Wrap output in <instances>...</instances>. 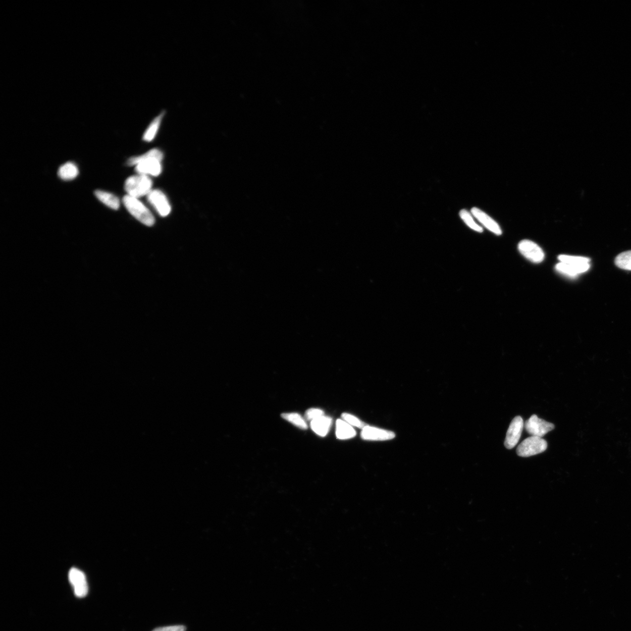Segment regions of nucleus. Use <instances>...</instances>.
<instances>
[{
	"label": "nucleus",
	"instance_id": "obj_10",
	"mask_svg": "<svg viewBox=\"0 0 631 631\" xmlns=\"http://www.w3.org/2000/svg\"><path fill=\"white\" fill-rule=\"evenodd\" d=\"M363 440L374 441L391 440L395 437V434L389 430L366 426L361 434Z\"/></svg>",
	"mask_w": 631,
	"mask_h": 631
},
{
	"label": "nucleus",
	"instance_id": "obj_12",
	"mask_svg": "<svg viewBox=\"0 0 631 631\" xmlns=\"http://www.w3.org/2000/svg\"><path fill=\"white\" fill-rule=\"evenodd\" d=\"M590 267V264L570 265V264L560 262L556 265L555 268L560 274L570 278H574L578 276L579 274L588 272Z\"/></svg>",
	"mask_w": 631,
	"mask_h": 631
},
{
	"label": "nucleus",
	"instance_id": "obj_21",
	"mask_svg": "<svg viewBox=\"0 0 631 631\" xmlns=\"http://www.w3.org/2000/svg\"><path fill=\"white\" fill-rule=\"evenodd\" d=\"M558 258L560 262L570 264V265H585V264H590V258L581 257V256L560 255Z\"/></svg>",
	"mask_w": 631,
	"mask_h": 631
},
{
	"label": "nucleus",
	"instance_id": "obj_11",
	"mask_svg": "<svg viewBox=\"0 0 631 631\" xmlns=\"http://www.w3.org/2000/svg\"><path fill=\"white\" fill-rule=\"evenodd\" d=\"M471 214H472L474 218L481 223L489 231L495 233L496 235H501L502 234V229H501L498 224L491 217L489 216L485 212L482 211L477 207H474L471 209Z\"/></svg>",
	"mask_w": 631,
	"mask_h": 631
},
{
	"label": "nucleus",
	"instance_id": "obj_9",
	"mask_svg": "<svg viewBox=\"0 0 631 631\" xmlns=\"http://www.w3.org/2000/svg\"><path fill=\"white\" fill-rule=\"evenodd\" d=\"M147 199L162 217L168 216L172 208L164 193L159 189L151 190L147 195Z\"/></svg>",
	"mask_w": 631,
	"mask_h": 631
},
{
	"label": "nucleus",
	"instance_id": "obj_1",
	"mask_svg": "<svg viewBox=\"0 0 631 631\" xmlns=\"http://www.w3.org/2000/svg\"><path fill=\"white\" fill-rule=\"evenodd\" d=\"M163 159L162 151L154 148L139 156L130 158L127 165L136 166L135 171L138 174L158 176L162 172L161 162Z\"/></svg>",
	"mask_w": 631,
	"mask_h": 631
},
{
	"label": "nucleus",
	"instance_id": "obj_20",
	"mask_svg": "<svg viewBox=\"0 0 631 631\" xmlns=\"http://www.w3.org/2000/svg\"><path fill=\"white\" fill-rule=\"evenodd\" d=\"M282 417L292 423V424L298 427V428L305 430L307 429L306 423L301 415L296 413H283L281 415Z\"/></svg>",
	"mask_w": 631,
	"mask_h": 631
},
{
	"label": "nucleus",
	"instance_id": "obj_24",
	"mask_svg": "<svg viewBox=\"0 0 631 631\" xmlns=\"http://www.w3.org/2000/svg\"><path fill=\"white\" fill-rule=\"evenodd\" d=\"M186 627L183 625H174L169 626L160 627V628H155L152 631H185Z\"/></svg>",
	"mask_w": 631,
	"mask_h": 631
},
{
	"label": "nucleus",
	"instance_id": "obj_18",
	"mask_svg": "<svg viewBox=\"0 0 631 631\" xmlns=\"http://www.w3.org/2000/svg\"><path fill=\"white\" fill-rule=\"evenodd\" d=\"M459 216L462 221L465 222V224L471 229H472L473 231L479 233L483 232V228L475 221L472 214H470L469 212L466 209H462L460 211Z\"/></svg>",
	"mask_w": 631,
	"mask_h": 631
},
{
	"label": "nucleus",
	"instance_id": "obj_19",
	"mask_svg": "<svg viewBox=\"0 0 631 631\" xmlns=\"http://www.w3.org/2000/svg\"><path fill=\"white\" fill-rule=\"evenodd\" d=\"M615 265L619 269L631 271V250L618 255L615 259Z\"/></svg>",
	"mask_w": 631,
	"mask_h": 631
},
{
	"label": "nucleus",
	"instance_id": "obj_5",
	"mask_svg": "<svg viewBox=\"0 0 631 631\" xmlns=\"http://www.w3.org/2000/svg\"><path fill=\"white\" fill-rule=\"evenodd\" d=\"M525 429L527 432L532 436L543 438L548 433L554 430L555 426L534 414L525 422Z\"/></svg>",
	"mask_w": 631,
	"mask_h": 631
},
{
	"label": "nucleus",
	"instance_id": "obj_7",
	"mask_svg": "<svg viewBox=\"0 0 631 631\" xmlns=\"http://www.w3.org/2000/svg\"><path fill=\"white\" fill-rule=\"evenodd\" d=\"M523 429L524 421L521 416H516L511 421L508 428L505 439L504 445L508 450H511L516 446L520 439Z\"/></svg>",
	"mask_w": 631,
	"mask_h": 631
},
{
	"label": "nucleus",
	"instance_id": "obj_22",
	"mask_svg": "<svg viewBox=\"0 0 631 631\" xmlns=\"http://www.w3.org/2000/svg\"><path fill=\"white\" fill-rule=\"evenodd\" d=\"M341 417H342L343 420L347 422L348 424L351 425V426L356 427V428L358 429H363L365 428V427L368 426L366 425L365 423H363L361 420H359V419L357 417H355L354 415L350 414L345 413L341 415Z\"/></svg>",
	"mask_w": 631,
	"mask_h": 631
},
{
	"label": "nucleus",
	"instance_id": "obj_17",
	"mask_svg": "<svg viewBox=\"0 0 631 631\" xmlns=\"http://www.w3.org/2000/svg\"><path fill=\"white\" fill-rule=\"evenodd\" d=\"M79 170L74 163L69 162L63 165L59 169L58 176L63 180H72L77 177Z\"/></svg>",
	"mask_w": 631,
	"mask_h": 631
},
{
	"label": "nucleus",
	"instance_id": "obj_4",
	"mask_svg": "<svg viewBox=\"0 0 631 631\" xmlns=\"http://www.w3.org/2000/svg\"><path fill=\"white\" fill-rule=\"evenodd\" d=\"M548 443L543 438L532 436L527 438L519 444L517 449V454L521 457H530V456L541 454L547 450Z\"/></svg>",
	"mask_w": 631,
	"mask_h": 631
},
{
	"label": "nucleus",
	"instance_id": "obj_6",
	"mask_svg": "<svg viewBox=\"0 0 631 631\" xmlns=\"http://www.w3.org/2000/svg\"><path fill=\"white\" fill-rule=\"evenodd\" d=\"M518 250L529 261L540 263L544 261L545 253L541 247L530 240H522L519 243Z\"/></svg>",
	"mask_w": 631,
	"mask_h": 631
},
{
	"label": "nucleus",
	"instance_id": "obj_14",
	"mask_svg": "<svg viewBox=\"0 0 631 631\" xmlns=\"http://www.w3.org/2000/svg\"><path fill=\"white\" fill-rule=\"evenodd\" d=\"M332 423V418L324 415L311 421L310 426L313 431L318 435L325 437L331 428Z\"/></svg>",
	"mask_w": 631,
	"mask_h": 631
},
{
	"label": "nucleus",
	"instance_id": "obj_2",
	"mask_svg": "<svg viewBox=\"0 0 631 631\" xmlns=\"http://www.w3.org/2000/svg\"><path fill=\"white\" fill-rule=\"evenodd\" d=\"M123 203L129 213L143 225L151 226L154 224L153 214L138 198L126 195L123 198Z\"/></svg>",
	"mask_w": 631,
	"mask_h": 631
},
{
	"label": "nucleus",
	"instance_id": "obj_13",
	"mask_svg": "<svg viewBox=\"0 0 631 631\" xmlns=\"http://www.w3.org/2000/svg\"><path fill=\"white\" fill-rule=\"evenodd\" d=\"M166 114V110H163L157 116H155L151 121L149 125H148L143 133V140L144 141L150 142L155 138V137L157 135L160 128H161L162 121Z\"/></svg>",
	"mask_w": 631,
	"mask_h": 631
},
{
	"label": "nucleus",
	"instance_id": "obj_8",
	"mask_svg": "<svg viewBox=\"0 0 631 631\" xmlns=\"http://www.w3.org/2000/svg\"><path fill=\"white\" fill-rule=\"evenodd\" d=\"M69 578L70 584L73 586L74 594L77 597L83 598L87 595L88 588L83 571L76 568H72L69 571Z\"/></svg>",
	"mask_w": 631,
	"mask_h": 631
},
{
	"label": "nucleus",
	"instance_id": "obj_3",
	"mask_svg": "<svg viewBox=\"0 0 631 631\" xmlns=\"http://www.w3.org/2000/svg\"><path fill=\"white\" fill-rule=\"evenodd\" d=\"M152 185L153 183L149 177L138 174L130 177L126 180L125 189L127 195L139 198L149 194Z\"/></svg>",
	"mask_w": 631,
	"mask_h": 631
},
{
	"label": "nucleus",
	"instance_id": "obj_16",
	"mask_svg": "<svg viewBox=\"0 0 631 631\" xmlns=\"http://www.w3.org/2000/svg\"><path fill=\"white\" fill-rule=\"evenodd\" d=\"M95 195L100 201L111 209L117 210L120 206V200L111 193L101 190L95 191Z\"/></svg>",
	"mask_w": 631,
	"mask_h": 631
},
{
	"label": "nucleus",
	"instance_id": "obj_15",
	"mask_svg": "<svg viewBox=\"0 0 631 631\" xmlns=\"http://www.w3.org/2000/svg\"><path fill=\"white\" fill-rule=\"evenodd\" d=\"M336 437L339 440L352 439L356 436V432L352 427L343 420L336 422Z\"/></svg>",
	"mask_w": 631,
	"mask_h": 631
},
{
	"label": "nucleus",
	"instance_id": "obj_23",
	"mask_svg": "<svg viewBox=\"0 0 631 631\" xmlns=\"http://www.w3.org/2000/svg\"><path fill=\"white\" fill-rule=\"evenodd\" d=\"M323 415H324V411L321 409L312 408V409H310L306 411L305 413V418L307 420H310L311 422L315 420V419L323 416Z\"/></svg>",
	"mask_w": 631,
	"mask_h": 631
}]
</instances>
